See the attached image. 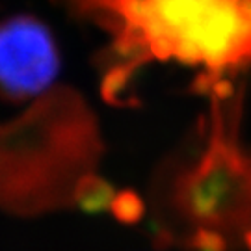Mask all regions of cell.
Listing matches in <instances>:
<instances>
[{
	"label": "cell",
	"mask_w": 251,
	"mask_h": 251,
	"mask_svg": "<svg viewBox=\"0 0 251 251\" xmlns=\"http://www.w3.org/2000/svg\"><path fill=\"white\" fill-rule=\"evenodd\" d=\"M246 242H248V246H250V248H251V233L248 234V236H246Z\"/></svg>",
	"instance_id": "3957f363"
},
{
	"label": "cell",
	"mask_w": 251,
	"mask_h": 251,
	"mask_svg": "<svg viewBox=\"0 0 251 251\" xmlns=\"http://www.w3.org/2000/svg\"><path fill=\"white\" fill-rule=\"evenodd\" d=\"M58 69V47L45 23L26 13L0 21V99H34L52 84Z\"/></svg>",
	"instance_id": "7a4b0ae2"
},
{
	"label": "cell",
	"mask_w": 251,
	"mask_h": 251,
	"mask_svg": "<svg viewBox=\"0 0 251 251\" xmlns=\"http://www.w3.org/2000/svg\"><path fill=\"white\" fill-rule=\"evenodd\" d=\"M114 37L123 60L110 82L147 62H179L203 71L214 90L225 73L251 63V0H63Z\"/></svg>",
	"instance_id": "6da1fadb"
}]
</instances>
